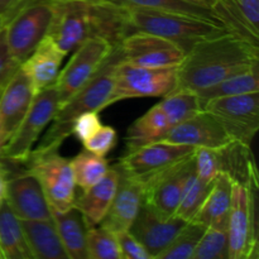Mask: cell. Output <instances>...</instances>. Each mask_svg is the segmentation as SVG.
<instances>
[{
	"label": "cell",
	"instance_id": "6da1fadb",
	"mask_svg": "<svg viewBox=\"0 0 259 259\" xmlns=\"http://www.w3.org/2000/svg\"><path fill=\"white\" fill-rule=\"evenodd\" d=\"M259 65L258 45L234 33L195 43L177 70L176 89L199 91Z\"/></svg>",
	"mask_w": 259,
	"mask_h": 259
},
{
	"label": "cell",
	"instance_id": "7a4b0ae2",
	"mask_svg": "<svg viewBox=\"0 0 259 259\" xmlns=\"http://www.w3.org/2000/svg\"><path fill=\"white\" fill-rule=\"evenodd\" d=\"M131 34L125 8L108 0H68L53 3V18L47 37L66 55L91 37L118 46Z\"/></svg>",
	"mask_w": 259,
	"mask_h": 259
},
{
	"label": "cell",
	"instance_id": "3957f363",
	"mask_svg": "<svg viewBox=\"0 0 259 259\" xmlns=\"http://www.w3.org/2000/svg\"><path fill=\"white\" fill-rule=\"evenodd\" d=\"M123 60L119 46H115L105 62L95 75L76 91L63 105L58 108L47 132L34 147L30 156L55 152L60 149L63 142L71 136L72 121L86 111H98L108 108L114 86V76L118 63Z\"/></svg>",
	"mask_w": 259,
	"mask_h": 259
},
{
	"label": "cell",
	"instance_id": "277c9868",
	"mask_svg": "<svg viewBox=\"0 0 259 259\" xmlns=\"http://www.w3.org/2000/svg\"><path fill=\"white\" fill-rule=\"evenodd\" d=\"M125 13L131 33L139 30L159 35L179 43L186 51L199 40L228 32L224 25L182 13L144 8H125Z\"/></svg>",
	"mask_w": 259,
	"mask_h": 259
},
{
	"label": "cell",
	"instance_id": "5b68a950",
	"mask_svg": "<svg viewBox=\"0 0 259 259\" xmlns=\"http://www.w3.org/2000/svg\"><path fill=\"white\" fill-rule=\"evenodd\" d=\"M53 18V3L25 0L5 23V38L12 60L20 65L47 35Z\"/></svg>",
	"mask_w": 259,
	"mask_h": 259
},
{
	"label": "cell",
	"instance_id": "8992f818",
	"mask_svg": "<svg viewBox=\"0 0 259 259\" xmlns=\"http://www.w3.org/2000/svg\"><path fill=\"white\" fill-rule=\"evenodd\" d=\"M58 108L60 100L55 86H50L35 94L27 115L12 138L3 147V161L24 164L42 133L55 118Z\"/></svg>",
	"mask_w": 259,
	"mask_h": 259
},
{
	"label": "cell",
	"instance_id": "52a82bcc",
	"mask_svg": "<svg viewBox=\"0 0 259 259\" xmlns=\"http://www.w3.org/2000/svg\"><path fill=\"white\" fill-rule=\"evenodd\" d=\"M179 67H142L121 60L115 68L109 106L134 98H163L177 86Z\"/></svg>",
	"mask_w": 259,
	"mask_h": 259
},
{
	"label": "cell",
	"instance_id": "ba28073f",
	"mask_svg": "<svg viewBox=\"0 0 259 259\" xmlns=\"http://www.w3.org/2000/svg\"><path fill=\"white\" fill-rule=\"evenodd\" d=\"M25 171L35 177L52 211L71 209L76 200V184L70 161L58 151L29 156Z\"/></svg>",
	"mask_w": 259,
	"mask_h": 259
},
{
	"label": "cell",
	"instance_id": "9c48e42d",
	"mask_svg": "<svg viewBox=\"0 0 259 259\" xmlns=\"http://www.w3.org/2000/svg\"><path fill=\"white\" fill-rule=\"evenodd\" d=\"M255 189L257 186H247L233 182L232 207L227 227L229 259L258 257Z\"/></svg>",
	"mask_w": 259,
	"mask_h": 259
},
{
	"label": "cell",
	"instance_id": "30bf717a",
	"mask_svg": "<svg viewBox=\"0 0 259 259\" xmlns=\"http://www.w3.org/2000/svg\"><path fill=\"white\" fill-rule=\"evenodd\" d=\"M195 149L182 144L151 142L126 151L120 158L118 168L132 179L146 185L152 179L192 156Z\"/></svg>",
	"mask_w": 259,
	"mask_h": 259
},
{
	"label": "cell",
	"instance_id": "8fae6325",
	"mask_svg": "<svg viewBox=\"0 0 259 259\" xmlns=\"http://www.w3.org/2000/svg\"><path fill=\"white\" fill-rule=\"evenodd\" d=\"M114 47L115 46L104 38L91 37L72 51L67 65L60 71L53 85L57 91L60 106L95 75Z\"/></svg>",
	"mask_w": 259,
	"mask_h": 259
},
{
	"label": "cell",
	"instance_id": "7c38bea8",
	"mask_svg": "<svg viewBox=\"0 0 259 259\" xmlns=\"http://www.w3.org/2000/svg\"><path fill=\"white\" fill-rule=\"evenodd\" d=\"M202 109L222 121L233 141L250 146L259 128V93L212 99Z\"/></svg>",
	"mask_w": 259,
	"mask_h": 259
},
{
	"label": "cell",
	"instance_id": "4fadbf2b",
	"mask_svg": "<svg viewBox=\"0 0 259 259\" xmlns=\"http://www.w3.org/2000/svg\"><path fill=\"white\" fill-rule=\"evenodd\" d=\"M118 46L125 62L142 67H179L187 53L174 40L139 30L124 37Z\"/></svg>",
	"mask_w": 259,
	"mask_h": 259
},
{
	"label": "cell",
	"instance_id": "5bb4252c",
	"mask_svg": "<svg viewBox=\"0 0 259 259\" xmlns=\"http://www.w3.org/2000/svg\"><path fill=\"white\" fill-rule=\"evenodd\" d=\"M195 172L194 154L144 185V204L158 217H175L185 187Z\"/></svg>",
	"mask_w": 259,
	"mask_h": 259
},
{
	"label": "cell",
	"instance_id": "9a60e30c",
	"mask_svg": "<svg viewBox=\"0 0 259 259\" xmlns=\"http://www.w3.org/2000/svg\"><path fill=\"white\" fill-rule=\"evenodd\" d=\"M156 142L182 144L192 148L222 149L233 142V138L214 114L202 109L186 120L172 126Z\"/></svg>",
	"mask_w": 259,
	"mask_h": 259
},
{
	"label": "cell",
	"instance_id": "2e32d148",
	"mask_svg": "<svg viewBox=\"0 0 259 259\" xmlns=\"http://www.w3.org/2000/svg\"><path fill=\"white\" fill-rule=\"evenodd\" d=\"M35 94L29 77L18 66L7 80L0 95V141L3 147L27 115Z\"/></svg>",
	"mask_w": 259,
	"mask_h": 259
},
{
	"label": "cell",
	"instance_id": "e0dca14e",
	"mask_svg": "<svg viewBox=\"0 0 259 259\" xmlns=\"http://www.w3.org/2000/svg\"><path fill=\"white\" fill-rule=\"evenodd\" d=\"M5 201L20 220H50L52 210L39 182L29 172L8 177Z\"/></svg>",
	"mask_w": 259,
	"mask_h": 259
},
{
	"label": "cell",
	"instance_id": "ac0fdd59",
	"mask_svg": "<svg viewBox=\"0 0 259 259\" xmlns=\"http://www.w3.org/2000/svg\"><path fill=\"white\" fill-rule=\"evenodd\" d=\"M187 222L177 217H158L143 202L129 232L142 243L152 259H156L172 243Z\"/></svg>",
	"mask_w": 259,
	"mask_h": 259
},
{
	"label": "cell",
	"instance_id": "d6986e66",
	"mask_svg": "<svg viewBox=\"0 0 259 259\" xmlns=\"http://www.w3.org/2000/svg\"><path fill=\"white\" fill-rule=\"evenodd\" d=\"M144 191L146 187L142 182L132 179L119 169V184L115 196L99 225L113 233L131 229L144 202Z\"/></svg>",
	"mask_w": 259,
	"mask_h": 259
},
{
	"label": "cell",
	"instance_id": "ffe728a7",
	"mask_svg": "<svg viewBox=\"0 0 259 259\" xmlns=\"http://www.w3.org/2000/svg\"><path fill=\"white\" fill-rule=\"evenodd\" d=\"M66 53L46 35L35 50L19 65L29 77L35 93L55 85Z\"/></svg>",
	"mask_w": 259,
	"mask_h": 259
},
{
	"label": "cell",
	"instance_id": "44dd1931",
	"mask_svg": "<svg viewBox=\"0 0 259 259\" xmlns=\"http://www.w3.org/2000/svg\"><path fill=\"white\" fill-rule=\"evenodd\" d=\"M118 184L119 169L116 167L109 168L98 184L82 190V194L76 197L73 206L81 212L88 229L99 225L104 219L115 196Z\"/></svg>",
	"mask_w": 259,
	"mask_h": 259
},
{
	"label": "cell",
	"instance_id": "7402d4cb",
	"mask_svg": "<svg viewBox=\"0 0 259 259\" xmlns=\"http://www.w3.org/2000/svg\"><path fill=\"white\" fill-rule=\"evenodd\" d=\"M233 197V180L220 171L212 182L211 190L205 199L195 222L206 228L227 230Z\"/></svg>",
	"mask_w": 259,
	"mask_h": 259
},
{
	"label": "cell",
	"instance_id": "603a6c76",
	"mask_svg": "<svg viewBox=\"0 0 259 259\" xmlns=\"http://www.w3.org/2000/svg\"><path fill=\"white\" fill-rule=\"evenodd\" d=\"M20 222L33 259H68L53 219Z\"/></svg>",
	"mask_w": 259,
	"mask_h": 259
},
{
	"label": "cell",
	"instance_id": "cb8c5ba5",
	"mask_svg": "<svg viewBox=\"0 0 259 259\" xmlns=\"http://www.w3.org/2000/svg\"><path fill=\"white\" fill-rule=\"evenodd\" d=\"M52 219L68 259H89L86 250L88 227L81 212L72 206L62 212L52 211Z\"/></svg>",
	"mask_w": 259,
	"mask_h": 259
},
{
	"label": "cell",
	"instance_id": "d4e9b609",
	"mask_svg": "<svg viewBox=\"0 0 259 259\" xmlns=\"http://www.w3.org/2000/svg\"><path fill=\"white\" fill-rule=\"evenodd\" d=\"M0 259H33L22 222L5 200L0 205Z\"/></svg>",
	"mask_w": 259,
	"mask_h": 259
},
{
	"label": "cell",
	"instance_id": "484cf974",
	"mask_svg": "<svg viewBox=\"0 0 259 259\" xmlns=\"http://www.w3.org/2000/svg\"><path fill=\"white\" fill-rule=\"evenodd\" d=\"M174 126L163 109L156 104L146 114L131 124L126 131V151L156 142Z\"/></svg>",
	"mask_w": 259,
	"mask_h": 259
},
{
	"label": "cell",
	"instance_id": "4316f807",
	"mask_svg": "<svg viewBox=\"0 0 259 259\" xmlns=\"http://www.w3.org/2000/svg\"><path fill=\"white\" fill-rule=\"evenodd\" d=\"M259 65L249 70L242 71L235 75L229 76L214 85L205 88L202 90L196 91L201 106L209 100L217 98H224V96L240 95V94L259 93Z\"/></svg>",
	"mask_w": 259,
	"mask_h": 259
},
{
	"label": "cell",
	"instance_id": "83f0119b",
	"mask_svg": "<svg viewBox=\"0 0 259 259\" xmlns=\"http://www.w3.org/2000/svg\"><path fill=\"white\" fill-rule=\"evenodd\" d=\"M70 164L76 186L81 190H88L98 184L110 168L104 157L96 156L85 148L71 159Z\"/></svg>",
	"mask_w": 259,
	"mask_h": 259
},
{
	"label": "cell",
	"instance_id": "f1b7e54d",
	"mask_svg": "<svg viewBox=\"0 0 259 259\" xmlns=\"http://www.w3.org/2000/svg\"><path fill=\"white\" fill-rule=\"evenodd\" d=\"M116 5L124 8H144V9L166 10V12L182 13V14L194 15V17L202 18V19L211 20V22L222 24L219 18L214 13V10L199 7V5L190 4L184 0H108Z\"/></svg>",
	"mask_w": 259,
	"mask_h": 259
},
{
	"label": "cell",
	"instance_id": "f546056e",
	"mask_svg": "<svg viewBox=\"0 0 259 259\" xmlns=\"http://www.w3.org/2000/svg\"><path fill=\"white\" fill-rule=\"evenodd\" d=\"M158 104L174 123V126L202 110L197 94L187 89H175L164 95Z\"/></svg>",
	"mask_w": 259,
	"mask_h": 259
},
{
	"label": "cell",
	"instance_id": "4dcf8cb0",
	"mask_svg": "<svg viewBox=\"0 0 259 259\" xmlns=\"http://www.w3.org/2000/svg\"><path fill=\"white\" fill-rule=\"evenodd\" d=\"M205 229V225L195 220L186 223L171 244L156 259H192Z\"/></svg>",
	"mask_w": 259,
	"mask_h": 259
},
{
	"label": "cell",
	"instance_id": "1f68e13d",
	"mask_svg": "<svg viewBox=\"0 0 259 259\" xmlns=\"http://www.w3.org/2000/svg\"><path fill=\"white\" fill-rule=\"evenodd\" d=\"M214 182V181H212ZM212 182H205L196 176V174H192L185 187L184 195L181 197L179 207H177L175 217L185 220V222H192L195 220L196 215L199 214L205 199L209 195L211 190Z\"/></svg>",
	"mask_w": 259,
	"mask_h": 259
},
{
	"label": "cell",
	"instance_id": "d6a6232c",
	"mask_svg": "<svg viewBox=\"0 0 259 259\" xmlns=\"http://www.w3.org/2000/svg\"><path fill=\"white\" fill-rule=\"evenodd\" d=\"M86 250L89 259H121L115 234L100 225L88 229Z\"/></svg>",
	"mask_w": 259,
	"mask_h": 259
},
{
	"label": "cell",
	"instance_id": "836d02e7",
	"mask_svg": "<svg viewBox=\"0 0 259 259\" xmlns=\"http://www.w3.org/2000/svg\"><path fill=\"white\" fill-rule=\"evenodd\" d=\"M192 259H229L227 230L206 228Z\"/></svg>",
	"mask_w": 259,
	"mask_h": 259
},
{
	"label": "cell",
	"instance_id": "e575fe53",
	"mask_svg": "<svg viewBox=\"0 0 259 259\" xmlns=\"http://www.w3.org/2000/svg\"><path fill=\"white\" fill-rule=\"evenodd\" d=\"M195 174L205 182H212L222 171L219 149L196 148L194 153Z\"/></svg>",
	"mask_w": 259,
	"mask_h": 259
},
{
	"label": "cell",
	"instance_id": "d590c367",
	"mask_svg": "<svg viewBox=\"0 0 259 259\" xmlns=\"http://www.w3.org/2000/svg\"><path fill=\"white\" fill-rule=\"evenodd\" d=\"M116 132L110 125H101L93 136L85 142H82V146L86 151L96 154L99 157H105L110 153L116 144Z\"/></svg>",
	"mask_w": 259,
	"mask_h": 259
},
{
	"label": "cell",
	"instance_id": "8d00e7d4",
	"mask_svg": "<svg viewBox=\"0 0 259 259\" xmlns=\"http://www.w3.org/2000/svg\"><path fill=\"white\" fill-rule=\"evenodd\" d=\"M101 125L103 124L99 118L98 111H86V113L80 114L72 121L71 136H75L82 143L86 139L90 138Z\"/></svg>",
	"mask_w": 259,
	"mask_h": 259
},
{
	"label": "cell",
	"instance_id": "74e56055",
	"mask_svg": "<svg viewBox=\"0 0 259 259\" xmlns=\"http://www.w3.org/2000/svg\"><path fill=\"white\" fill-rule=\"evenodd\" d=\"M118 240L121 259H152L151 254L129 230L114 233Z\"/></svg>",
	"mask_w": 259,
	"mask_h": 259
},
{
	"label": "cell",
	"instance_id": "f35d334b",
	"mask_svg": "<svg viewBox=\"0 0 259 259\" xmlns=\"http://www.w3.org/2000/svg\"><path fill=\"white\" fill-rule=\"evenodd\" d=\"M14 66H18V63H15L10 57L7 38H5V29L3 27L0 29V75L7 72L8 70H10Z\"/></svg>",
	"mask_w": 259,
	"mask_h": 259
},
{
	"label": "cell",
	"instance_id": "ab89813d",
	"mask_svg": "<svg viewBox=\"0 0 259 259\" xmlns=\"http://www.w3.org/2000/svg\"><path fill=\"white\" fill-rule=\"evenodd\" d=\"M25 0H0V18L5 23L24 4Z\"/></svg>",
	"mask_w": 259,
	"mask_h": 259
},
{
	"label": "cell",
	"instance_id": "60d3db41",
	"mask_svg": "<svg viewBox=\"0 0 259 259\" xmlns=\"http://www.w3.org/2000/svg\"><path fill=\"white\" fill-rule=\"evenodd\" d=\"M9 177L7 167L4 166L3 161H0V205L5 200V194H7V181Z\"/></svg>",
	"mask_w": 259,
	"mask_h": 259
},
{
	"label": "cell",
	"instance_id": "b9f144b4",
	"mask_svg": "<svg viewBox=\"0 0 259 259\" xmlns=\"http://www.w3.org/2000/svg\"><path fill=\"white\" fill-rule=\"evenodd\" d=\"M18 66H14V67H12L10 70H8L7 72H4L3 75H0V95H2V91H3V89H4V85H5V82H7V80L9 78V76L12 75L15 70H17ZM2 154H3V143H2V141H0V161H3Z\"/></svg>",
	"mask_w": 259,
	"mask_h": 259
},
{
	"label": "cell",
	"instance_id": "7bdbcfd3",
	"mask_svg": "<svg viewBox=\"0 0 259 259\" xmlns=\"http://www.w3.org/2000/svg\"><path fill=\"white\" fill-rule=\"evenodd\" d=\"M184 2L190 3V4L199 5V7L206 8V9H214L215 4H217V0H184Z\"/></svg>",
	"mask_w": 259,
	"mask_h": 259
},
{
	"label": "cell",
	"instance_id": "ee69618b",
	"mask_svg": "<svg viewBox=\"0 0 259 259\" xmlns=\"http://www.w3.org/2000/svg\"><path fill=\"white\" fill-rule=\"evenodd\" d=\"M47 2H51V3H58V2H68V0H47Z\"/></svg>",
	"mask_w": 259,
	"mask_h": 259
},
{
	"label": "cell",
	"instance_id": "f6af8a7d",
	"mask_svg": "<svg viewBox=\"0 0 259 259\" xmlns=\"http://www.w3.org/2000/svg\"><path fill=\"white\" fill-rule=\"evenodd\" d=\"M4 25H5L4 22H3V19H2V18H0V29H2V28L4 27Z\"/></svg>",
	"mask_w": 259,
	"mask_h": 259
}]
</instances>
